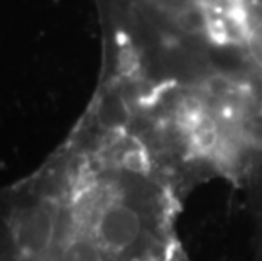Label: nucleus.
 <instances>
[{"label": "nucleus", "instance_id": "nucleus-1", "mask_svg": "<svg viewBox=\"0 0 262 261\" xmlns=\"http://www.w3.org/2000/svg\"><path fill=\"white\" fill-rule=\"evenodd\" d=\"M92 231V234H85V237L93 239L103 249V253H122L139 239L141 217L129 204L112 200L97 210Z\"/></svg>", "mask_w": 262, "mask_h": 261}, {"label": "nucleus", "instance_id": "nucleus-2", "mask_svg": "<svg viewBox=\"0 0 262 261\" xmlns=\"http://www.w3.org/2000/svg\"><path fill=\"white\" fill-rule=\"evenodd\" d=\"M249 49H250V53H252L254 59L257 61L259 65H262V22L254 27L252 34H250Z\"/></svg>", "mask_w": 262, "mask_h": 261}]
</instances>
